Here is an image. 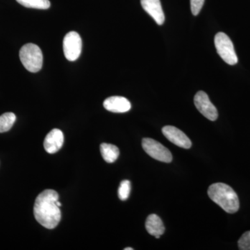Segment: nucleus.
<instances>
[{"label": "nucleus", "mask_w": 250, "mask_h": 250, "mask_svg": "<svg viewBox=\"0 0 250 250\" xmlns=\"http://www.w3.org/2000/svg\"><path fill=\"white\" fill-rule=\"evenodd\" d=\"M104 107L113 113H126L131 108V103L124 97L112 96L104 102Z\"/></svg>", "instance_id": "11"}, {"label": "nucleus", "mask_w": 250, "mask_h": 250, "mask_svg": "<svg viewBox=\"0 0 250 250\" xmlns=\"http://www.w3.org/2000/svg\"><path fill=\"white\" fill-rule=\"evenodd\" d=\"M16 121L14 113H5L0 116V133L6 132L12 128Z\"/></svg>", "instance_id": "14"}, {"label": "nucleus", "mask_w": 250, "mask_h": 250, "mask_svg": "<svg viewBox=\"0 0 250 250\" xmlns=\"http://www.w3.org/2000/svg\"><path fill=\"white\" fill-rule=\"evenodd\" d=\"M100 152L103 156L104 160L108 164H112L118 159L120 151L118 147L114 145L103 143L100 146Z\"/></svg>", "instance_id": "13"}, {"label": "nucleus", "mask_w": 250, "mask_h": 250, "mask_svg": "<svg viewBox=\"0 0 250 250\" xmlns=\"http://www.w3.org/2000/svg\"><path fill=\"white\" fill-rule=\"evenodd\" d=\"M238 248L241 250H250V230L242 235L238 241Z\"/></svg>", "instance_id": "17"}, {"label": "nucleus", "mask_w": 250, "mask_h": 250, "mask_svg": "<svg viewBox=\"0 0 250 250\" xmlns=\"http://www.w3.org/2000/svg\"><path fill=\"white\" fill-rule=\"evenodd\" d=\"M57 205L59 207H62V204H61L60 202H59V200L58 201H57Z\"/></svg>", "instance_id": "19"}, {"label": "nucleus", "mask_w": 250, "mask_h": 250, "mask_svg": "<svg viewBox=\"0 0 250 250\" xmlns=\"http://www.w3.org/2000/svg\"><path fill=\"white\" fill-rule=\"evenodd\" d=\"M24 7L31 9H47L50 7L49 0H16Z\"/></svg>", "instance_id": "15"}, {"label": "nucleus", "mask_w": 250, "mask_h": 250, "mask_svg": "<svg viewBox=\"0 0 250 250\" xmlns=\"http://www.w3.org/2000/svg\"><path fill=\"white\" fill-rule=\"evenodd\" d=\"M142 146L145 152L156 160L164 163H170L172 161L170 150L155 140L149 138L143 139Z\"/></svg>", "instance_id": "5"}, {"label": "nucleus", "mask_w": 250, "mask_h": 250, "mask_svg": "<svg viewBox=\"0 0 250 250\" xmlns=\"http://www.w3.org/2000/svg\"><path fill=\"white\" fill-rule=\"evenodd\" d=\"M143 9L159 25L165 21V15L161 6L160 0H141Z\"/></svg>", "instance_id": "9"}, {"label": "nucleus", "mask_w": 250, "mask_h": 250, "mask_svg": "<svg viewBox=\"0 0 250 250\" xmlns=\"http://www.w3.org/2000/svg\"><path fill=\"white\" fill-rule=\"evenodd\" d=\"M205 0H190V8H191L192 14L194 16H197L200 14L202 9Z\"/></svg>", "instance_id": "18"}, {"label": "nucleus", "mask_w": 250, "mask_h": 250, "mask_svg": "<svg viewBox=\"0 0 250 250\" xmlns=\"http://www.w3.org/2000/svg\"><path fill=\"white\" fill-rule=\"evenodd\" d=\"M59 194L54 190H45L36 197L34 214L38 223L44 228L52 229L60 223L62 213L57 205Z\"/></svg>", "instance_id": "1"}, {"label": "nucleus", "mask_w": 250, "mask_h": 250, "mask_svg": "<svg viewBox=\"0 0 250 250\" xmlns=\"http://www.w3.org/2000/svg\"><path fill=\"white\" fill-rule=\"evenodd\" d=\"M64 136L60 129H54L49 131L45 140L44 147L46 152L49 154H54L58 152L63 144Z\"/></svg>", "instance_id": "10"}, {"label": "nucleus", "mask_w": 250, "mask_h": 250, "mask_svg": "<svg viewBox=\"0 0 250 250\" xmlns=\"http://www.w3.org/2000/svg\"><path fill=\"white\" fill-rule=\"evenodd\" d=\"M125 250H134V249H133V248H125L124 249Z\"/></svg>", "instance_id": "20"}, {"label": "nucleus", "mask_w": 250, "mask_h": 250, "mask_svg": "<svg viewBox=\"0 0 250 250\" xmlns=\"http://www.w3.org/2000/svg\"><path fill=\"white\" fill-rule=\"evenodd\" d=\"M147 232L156 238H159L165 232V227L161 219L156 214H150L146 222Z\"/></svg>", "instance_id": "12"}, {"label": "nucleus", "mask_w": 250, "mask_h": 250, "mask_svg": "<svg viewBox=\"0 0 250 250\" xmlns=\"http://www.w3.org/2000/svg\"><path fill=\"white\" fill-rule=\"evenodd\" d=\"M208 195L210 200L220 206L228 213H235L239 209L238 195L228 184L215 183L208 188Z\"/></svg>", "instance_id": "2"}, {"label": "nucleus", "mask_w": 250, "mask_h": 250, "mask_svg": "<svg viewBox=\"0 0 250 250\" xmlns=\"http://www.w3.org/2000/svg\"><path fill=\"white\" fill-rule=\"evenodd\" d=\"M20 59L26 70L38 72L42 68L43 56L39 46L33 43L26 44L20 50Z\"/></svg>", "instance_id": "3"}, {"label": "nucleus", "mask_w": 250, "mask_h": 250, "mask_svg": "<svg viewBox=\"0 0 250 250\" xmlns=\"http://www.w3.org/2000/svg\"><path fill=\"white\" fill-rule=\"evenodd\" d=\"M130 192H131V183L129 181H123L118 188V197L120 200L123 201L127 200L129 198Z\"/></svg>", "instance_id": "16"}, {"label": "nucleus", "mask_w": 250, "mask_h": 250, "mask_svg": "<svg viewBox=\"0 0 250 250\" xmlns=\"http://www.w3.org/2000/svg\"><path fill=\"white\" fill-rule=\"evenodd\" d=\"M162 132L166 139L179 147L189 149L192 143L183 131L173 126H166L162 129Z\"/></svg>", "instance_id": "8"}, {"label": "nucleus", "mask_w": 250, "mask_h": 250, "mask_svg": "<svg viewBox=\"0 0 250 250\" xmlns=\"http://www.w3.org/2000/svg\"><path fill=\"white\" fill-rule=\"evenodd\" d=\"M64 55L70 62H75L82 53V41L80 34L75 31H70L64 37Z\"/></svg>", "instance_id": "6"}, {"label": "nucleus", "mask_w": 250, "mask_h": 250, "mask_svg": "<svg viewBox=\"0 0 250 250\" xmlns=\"http://www.w3.org/2000/svg\"><path fill=\"white\" fill-rule=\"evenodd\" d=\"M194 103L199 111L209 121H215L218 119L217 108L210 101L208 95L204 91L197 92L194 98Z\"/></svg>", "instance_id": "7"}, {"label": "nucleus", "mask_w": 250, "mask_h": 250, "mask_svg": "<svg viewBox=\"0 0 250 250\" xmlns=\"http://www.w3.org/2000/svg\"><path fill=\"white\" fill-rule=\"evenodd\" d=\"M215 45L220 57L229 65H233L238 62L232 41L225 33L219 32L215 36Z\"/></svg>", "instance_id": "4"}]
</instances>
